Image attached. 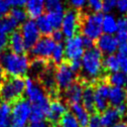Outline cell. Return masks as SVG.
I'll return each mask as SVG.
<instances>
[{"instance_id": "d590c367", "label": "cell", "mask_w": 127, "mask_h": 127, "mask_svg": "<svg viewBox=\"0 0 127 127\" xmlns=\"http://www.w3.org/2000/svg\"><path fill=\"white\" fill-rule=\"evenodd\" d=\"M103 0H86V6L92 13H99L102 10Z\"/></svg>"}, {"instance_id": "f1b7e54d", "label": "cell", "mask_w": 127, "mask_h": 127, "mask_svg": "<svg viewBox=\"0 0 127 127\" xmlns=\"http://www.w3.org/2000/svg\"><path fill=\"white\" fill-rule=\"evenodd\" d=\"M36 24L38 26V29L40 31L41 34H43L44 36H49L51 34H53L54 29L52 28L48 18L46 15H42L39 18L36 19Z\"/></svg>"}, {"instance_id": "5b68a950", "label": "cell", "mask_w": 127, "mask_h": 127, "mask_svg": "<svg viewBox=\"0 0 127 127\" xmlns=\"http://www.w3.org/2000/svg\"><path fill=\"white\" fill-rule=\"evenodd\" d=\"M102 18L103 15L100 13H89L81 18L79 29L82 33V37H85L92 41L97 40L103 34Z\"/></svg>"}, {"instance_id": "e575fe53", "label": "cell", "mask_w": 127, "mask_h": 127, "mask_svg": "<svg viewBox=\"0 0 127 127\" xmlns=\"http://www.w3.org/2000/svg\"><path fill=\"white\" fill-rule=\"evenodd\" d=\"M29 127H51V122L47 118H30Z\"/></svg>"}, {"instance_id": "3957f363", "label": "cell", "mask_w": 127, "mask_h": 127, "mask_svg": "<svg viewBox=\"0 0 127 127\" xmlns=\"http://www.w3.org/2000/svg\"><path fill=\"white\" fill-rule=\"evenodd\" d=\"M81 73L87 81L97 80L103 72V57L97 48L85 50L80 59Z\"/></svg>"}, {"instance_id": "c3c4849f", "label": "cell", "mask_w": 127, "mask_h": 127, "mask_svg": "<svg viewBox=\"0 0 127 127\" xmlns=\"http://www.w3.org/2000/svg\"><path fill=\"white\" fill-rule=\"evenodd\" d=\"M8 47V38L6 36L0 35V55L5 52Z\"/></svg>"}, {"instance_id": "52a82bcc", "label": "cell", "mask_w": 127, "mask_h": 127, "mask_svg": "<svg viewBox=\"0 0 127 127\" xmlns=\"http://www.w3.org/2000/svg\"><path fill=\"white\" fill-rule=\"evenodd\" d=\"M80 21L81 17L80 14L73 9H68L64 11L62 26H61V32L64 36V38L68 39L76 35L80 28Z\"/></svg>"}, {"instance_id": "74e56055", "label": "cell", "mask_w": 127, "mask_h": 127, "mask_svg": "<svg viewBox=\"0 0 127 127\" xmlns=\"http://www.w3.org/2000/svg\"><path fill=\"white\" fill-rule=\"evenodd\" d=\"M86 127H102L100 115H98V114H92V115H90Z\"/></svg>"}, {"instance_id": "9c48e42d", "label": "cell", "mask_w": 127, "mask_h": 127, "mask_svg": "<svg viewBox=\"0 0 127 127\" xmlns=\"http://www.w3.org/2000/svg\"><path fill=\"white\" fill-rule=\"evenodd\" d=\"M57 43L50 36H44L38 40V42L30 49L31 56L34 59L46 61L51 58V55L56 47Z\"/></svg>"}, {"instance_id": "7402d4cb", "label": "cell", "mask_w": 127, "mask_h": 127, "mask_svg": "<svg viewBox=\"0 0 127 127\" xmlns=\"http://www.w3.org/2000/svg\"><path fill=\"white\" fill-rule=\"evenodd\" d=\"M117 18L113 14H105L102 18V33L114 36L117 33Z\"/></svg>"}, {"instance_id": "e0dca14e", "label": "cell", "mask_w": 127, "mask_h": 127, "mask_svg": "<svg viewBox=\"0 0 127 127\" xmlns=\"http://www.w3.org/2000/svg\"><path fill=\"white\" fill-rule=\"evenodd\" d=\"M127 101V90L121 87L110 86L109 95H108V103L111 104L114 108L125 104Z\"/></svg>"}, {"instance_id": "1f68e13d", "label": "cell", "mask_w": 127, "mask_h": 127, "mask_svg": "<svg viewBox=\"0 0 127 127\" xmlns=\"http://www.w3.org/2000/svg\"><path fill=\"white\" fill-rule=\"evenodd\" d=\"M65 58L64 56V45L61 43V44H57L52 55H51V60L54 64H61L64 61V59Z\"/></svg>"}, {"instance_id": "db71d44e", "label": "cell", "mask_w": 127, "mask_h": 127, "mask_svg": "<svg viewBox=\"0 0 127 127\" xmlns=\"http://www.w3.org/2000/svg\"><path fill=\"white\" fill-rule=\"evenodd\" d=\"M124 122H125V123L127 124V113H126V114L124 115Z\"/></svg>"}, {"instance_id": "f35d334b", "label": "cell", "mask_w": 127, "mask_h": 127, "mask_svg": "<svg viewBox=\"0 0 127 127\" xmlns=\"http://www.w3.org/2000/svg\"><path fill=\"white\" fill-rule=\"evenodd\" d=\"M73 10H81L86 6V0H66Z\"/></svg>"}, {"instance_id": "d6a6232c", "label": "cell", "mask_w": 127, "mask_h": 127, "mask_svg": "<svg viewBox=\"0 0 127 127\" xmlns=\"http://www.w3.org/2000/svg\"><path fill=\"white\" fill-rule=\"evenodd\" d=\"M60 127H80L79 123L71 112H66L59 121Z\"/></svg>"}, {"instance_id": "2e32d148", "label": "cell", "mask_w": 127, "mask_h": 127, "mask_svg": "<svg viewBox=\"0 0 127 127\" xmlns=\"http://www.w3.org/2000/svg\"><path fill=\"white\" fill-rule=\"evenodd\" d=\"M46 10V0H27L25 11L32 19H37L44 15Z\"/></svg>"}, {"instance_id": "ab89813d", "label": "cell", "mask_w": 127, "mask_h": 127, "mask_svg": "<svg viewBox=\"0 0 127 127\" xmlns=\"http://www.w3.org/2000/svg\"><path fill=\"white\" fill-rule=\"evenodd\" d=\"M115 39L118 42L119 46L127 44V31H117L115 34Z\"/></svg>"}, {"instance_id": "7c38bea8", "label": "cell", "mask_w": 127, "mask_h": 127, "mask_svg": "<svg viewBox=\"0 0 127 127\" xmlns=\"http://www.w3.org/2000/svg\"><path fill=\"white\" fill-rule=\"evenodd\" d=\"M94 88V110L103 112L108 108V95L110 85L106 81H99L96 83Z\"/></svg>"}, {"instance_id": "cb8c5ba5", "label": "cell", "mask_w": 127, "mask_h": 127, "mask_svg": "<svg viewBox=\"0 0 127 127\" xmlns=\"http://www.w3.org/2000/svg\"><path fill=\"white\" fill-rule=\"evenodd\" d=\"M107 82L111 86L121 87V88H124L127 90V74L121 70L110 73L108 75Z\"/></svg>"}, {"instance_id": "60d3db41", "label": "cell", "mask_w": 127, "mask_h": 127, "mask_svg": "<svg viewBox=\"0 0 127 127\" xmlns=\"http://www.w3.org/2000/svg\"><path fill=\"white\" fill-rule=\"evenodd\" d=\"M116 9L121 15H127V0H117Z\"/></svg>"}, {"instance_id": "7dc6e473", "label": "cell", "mask_w": 127, "mask_h": 127, "mask_svg": "<svg viewBox=\"0 0 127 127\" xmlns=\"http://www.w3.org/2000/svg\"><path fill=\"white\" fill-rule=\"evenodd\" d=\"M52 39L57 43V44H61L62 41L64 39V36L63 35V33L61 32V30H57L54 31L52 34Z\"/></svg>"}, {"instance_id": "7a4b0ae2", "label": "cell", "mask_w": 127, "mask_h": 127, "mask_svg": "<svg viewBox=\"0 0 127 127\" xmlns=\"http://www.w3.org/2000/svg\"><path fill=\"white\" fill-rule=\"evenodd\" d=\"M30 59L22 54H15L10 51L0 55V66L5 74L10 77H23L29 72Z\"/></svg>"}, {"instance_id": "4fadbf2b", "label": "cell", "mask_w": 127, "mask_h": 127, "mask_svg": "<svg viewBox=\"0 0 127 127\" xmlns=\"http://www.w3.org/2000/svg\"><path fill=\"white\" fill-rule=\"evenodd\" d=\"M96 45H97V50L103 55L109 56V55H114L118 48L119 44L115 39V36L113 35H106L102 34L97 40H96Z\"/></svg>"}, {"instance_id": "bcb514c9", "label": "cell", "mask_w": 127, "mask_h": 127, "mask_svg": "<svg viewBox=\"0 0 127 127\" xmlns=\"http://www.w3.org/2000/svg\"><path fill=\"white\" fill-rule=\"evenodd\" d=\"M118 31H127V17L122 16L117 19Z\"/></svg>"}, {"instance_id": "f6af8a7d", "label": "cell", "mask_w": 127, "mask_h": 127, "mask_svg": "<svg viewBox=\"0 0 127 127\" xmlns=\"http://www.w3.org/2000/svg\"><path fill=\"white\" fill-rule=\"evenodd\" d=\"M117 57H118V60H119L121 71H123L124 73L127 74V56H120V55H117Z\"/></svg>"}, {"instance_id": "11a10c76", "label": "cell", "mask_w": 127, "mask_h": 127, "mask_svg": "<svg viewBox=\"0 0 127 127\" xmlns=\"http://www.w3.org/2000/svg\"><path fill=\"white\" fill-rule=\"evenodd\" d=\"M116 1H117V0H116Z\"/></svg>"}, {"instance_id": "b9f144b4", "label": "cell", "mask_w": 127, "mask_h": 127, "mask_svg": "<svg viewBox=\"0 0 127 127\" xmlns=\"http://www.w3.org/2000/svg\"><path fill=\"white\" fill-rule=\"evenodd\" d=\"M10 11V6L7 0H0V18L7 16Z\"/></svg>"}, {"instance_id": "5bb4252c", "label": "cell", "mask_w": 127, "mask_h": 127, "mask_svg": "<svg viewBox=\"0 0 127 127\" xmlns=\"http://www.w3.org/2000/svg\"><path fill=\"white\" fill-rule=\"evenodd\" d=\"M67 112V105L61 99H54L50 102L47 118L51 123H57Z\"/></svg>"}, {"instance_id": "681fc988", "label": "cell", "mask_w": 127, "mask_h": 127, "mask_svg": "<svg viewBox=\"0 0 127 127\" xmlns=\"http://www.w3.org/2000/svg\"><path fill=\"white\" fill-rule=\"evenodd\" d=\"M82 40H83V45H84L85 50L90 49V48H93L94 41H92V40H90V39H87V38H85V37H82Z\"/></svg>"}, {"instance_id": "30bf717a", "label": "cell", "mask_w": 127, "mask_h": 127, "mask_svg": "<svg viewBox=\"0 0 127 127\" xmlns=\"http://www.w3.org/2000/svg\"><path fill=\"white\" fill-rule=\"evenodd\" d=\"M64 48V56L69 62L74 60H80L85 52L82 36L75 35L71 38L66 39Z\"/></svg>"}, {"instance_id": "f907efd6", "label": "cell", "mask_w": 127, "mask_h": 127, "mask_svg": "<svg viewBox=\"0 0 127 127\" xmlns=\"http://www.w3.org/2000/svg\"><path fill=\"white\" fill-rule=\"evenodd\" d=\"M116 109H117V111L119 112L120 115H125V114L127 113V103L122 104V105L116 107Z\"/></svg>"}, {"instance_id": "f5cc1de1", "label": "cell", "mask_w": 127, "mask_h": 127, "mask_svg": "<svg viewBox=\"0 0 127 127\" xmlns=\"http://www.w3.org/2000/svg\"><path fill=\"white\" fill-rule=\"evenodd\" d=\"M114 127H127V124L124 121H119Z\"/></svg>"}, {"instance_id": "4316f807", "label": "cell", "mask_w": 127, "mask_h": 127, "mask_svg": "<svg viewBox=\"0 0 127 127\" xmlns=\"http://www.w3.org/2000/svg\"><path fill=\"white\" fill-rule=\"evenodd\" d=\"M103 69L112 73L120 70V64L116 55H109L103 59Z\"/></svg>"}, {"instance_id": "ba28073f", "label": "cell", "mask_w": 127, "mask_h": 127, "mask_svg": "<svg viewBox=\"0 0 127 127\" xmlns=\"http://www.w3.org/2000/svg\"><path fill=\"white\" fill-rule=\"evenodd\" d=\"M75 79L76 73L70 69L68 64L62 63L55 70V81L57 89L59 90L64 91L75 82Z\"/></svg>"}, {"instance_id": "8d00e7d4", "label": "cell", "mask_w": 127, "mask_h": 127, "mask_svg": "<svg viewBox=\"0 0 127 127\" xmlns=\"http://www.w3.org/2000/svg\"><path fill=\"white\" fill-rule=\"evenodd\" d=\"M116 0H103L102 3V10L106 14H111V12L116 9Z\"/></svg>"}, {"instance_id": "ee69618b", "label": "cell", "mask_w": 127, "mask_h": 127, "mask_svg": "<svg viewBox=\"0 0 127 127\" xmlns=\"http://www.w3.org/2000/svg\"><path fill=\"white\" fill-rule=\"evenodd\" d=\"M8 4L12 8H23L25 7L27 0H7Z\"/></svg>"}, {"instance_id": "484cf974", "label": "cell", "mask_w": 127, "mask_h": 127, "mask_svg": "<svg viewBox=\"0 0 127 127\" xmlns=\"http://www.w3.org/2000/svg\"><path fill=\"white\" fill-rule=\"evenodd\" d=\"M11 109L10 103L1 102L0 103V127H9L11 120Z\"/></svg>"}, {"instance_id": "9a60e30c", "label": "cell", "mask_w": 127, "mask_h": 127, "mask_svg": "<svg viewBox=\"0 0 127 127\" xmlns=\"http://www.w3.org/2000/svg\"><path fill=\"white\" fill-rule=\"evenodd\" d=\"M39 78H40L39 80L40 83L42 84V86L46 89V91L49 94L57 93V86H56V81H55V70H53L51 66H48Z\"/></svg>"}, {"instance_id": "836d02e7", "label": "cell", "mask_w": 127, "mask_h": 127, "mask_svg": "<svg viewBox=\"0 0 127 127\" xmlns=\"http://www.w3.org/2000/svg\"><path fill=\"white\" fill-rule=\"evenodd\" d=\"M46 10L48 12H64V1L46 0Z\"/></svg>"}, {"instance_id": "d6986e66", "label": "cell", "mask_w": 127, "mask_h": 127, "mask_svg": "<svg viewBox=\"0 0 127 127\" xmlns=\"http://www.w3.org/2000/svg\"><path fill=\"white\" fill-rule=\"evenodd\" d=\"M83 85L79 82H74L71 86H69L67 89L64 90V98L65 100L70 103H80L81 102V97H82V92H83Z\"/></svg>"}, {"instance_id": "f546056e", "label": "cell", "mask_w": 127, "mask_h": 127, "mask_svg": "<svg viewBox=\"0 0 127 127\" xmlns=\"http://www.w3.org/2000/svg\"><path fill=\"white\" fill-rule=\"evenodd\" d=\"M9 17L17 25H22L28 20V15L24 8H12L9 11Z\"/></svg>"}, {"instance_id": "83f0119b", "label": "cell", "mask_w": 127, "mask_h": 127, "mask_svg": "<svg viewBox=\"0 0 127 127\" xmlns=\"http://www.w3.org/2000/svg\"><path fill=\"white\" fill-rule=\"evenodd\" d=\"M48 67L47 64L45 61L43 60H39V59H35L31 64H30V69L29 71L31 72L32 76L31 77H40L42 75V73L46 70V68Z\"/></svg>"}, {"instance_id": "816d5d0a", "label": "cell", "mask_w": 127, "mask_h": 127, "mask_svg": "<svg viewBox=\"0 0 127 127\" xmlns=\"http://www.w3.org/2000/svg\"><path fill=\"white\" fill-rule=\"evenodd\" d=\"M5 80V72L3 71L2 67L0 66V84Z\"/></svg>"}, {"instance_id": "8fae6325", "label": "cell", "mask_w": 127, "mask_h": 127, "mask_svg": "<svg viewBox=\"0 0 127 127\" xmlns=\"http://www.w3.org/2000/svg\"><path fill=\"white\" fill-rule=\"evenodd\" d=\"M24 39L27 50H30L40 39L41 33L38 29L36 21L33 19H28L25 23L21 25V29L19 31Z\"/></svg>"}, {"instance_id": "ffe728a7", "label": "cell", "mask_w": 127, "mask_h": 127, "mask_svg": "<svg viewBox=\"0 0 127 127\" xmlns=\"http://www.w3.org/2000/svg\"><path fill=\"white\" fill-rule=\"evenodd\" d=\"M120 118L121 115L114 107H108L100 115L102 127H114L120 121Z\"/></svg>"}, {"instance_id": "8992f818", "label": "cell", "mask_w": 127, "mask_h": 127, "mask_svg": "<svg viewBox=\"0 0 127 127\" xmlns=\"http://www.w3.org/2000/svg\"><path fill=\"white\" fill-rule=\"evenodd\" d=\"M32 114V105L27 99L15 101L11 109V127H26Z\"/></svg>"}, {"instance_id": "277c9868", "label": "cell", "mask_w": 127, "mask_h": 127, "mask_svg": "<svg viewBox=\"0 0 127 127\" xmlns=\"http://www.w3.org/2000/svg\"><path fill=\"white\" fill-rule=\"evenodd\" d=\"M25 93V79L23 77H9L0 84V98L7 103L21 99Z\"/></svg>"}, {"instance_id": "d4e9b609", "label": "cell", "mask_w": 127, "mask_h": 127, "mask_svg": "<svg viewBox=\"0 0 127 127\" xmlns=\"http://www.w3.org/2000/svg\"><path fill=\"white\" fill-rule=\"evenodd\" d=\"M17 27L18 25L9 16L0 18V35L7 37V35H11L15 32Z\"/></svg>"}, {"instance_id": "603a6c76", "label": "cell", "mask_w": 127, "mask_h": 127, "mask_svg": "<svg viewBox=\"0 0 127 127\" xmlns=\"http://www.w3.org/2000/svg\"><path fill=\"white\" fill-rule=\"evenodd\" d=\"M81 102L82 106L88 112L94 110V88L91 85H86L83 87Z\"/></svg>"}, {"instance_id": "4dcf8cb0", "label": "cell", "mask_w": 127, "mask_h": 127, "mask_svg": "<svg viewBox=\"0 0 127 127\" xmlns=\"http://www.w3.org/2000/svg\"><path fill=\"white\" fill-rule=\"evenodd\" d=\"M64 14V12H48L46 14V16H47L52 28L54 29V31L61 29Z\"/></svg>"}, {"instance_id": "7bdbcfd3", "label": "cell", "mask_w": 127, "mask_h": 127, "mask_svg": "<svg viewBox=\"0 0 127 127\" xmlns=\"http://www.w3.org/2000/svg\"><path fill=\"white\" fill-rule=\"evenodd\" d=\"M68 65H69L70 69L73 72H75V73H77V72H79L81 70V62H80V60L70 61L69 64H68Z\"/></svg>"}, {"instance_id": "44dd1931", "label": "cell", "mask_w": 127, "mask_h": 127, "mask_svg": "<svg viewBox=\"0 0 127 127\" xmlns=\"http://www.w3.org/2000/svg\"><path fill=\"white\" fill-rule=\"evenodd\" d=\"M70 112L75 117V119L79 123L80 127H86L87 126L90 115H89V112L82 106L81 103L70 104Z\"/></svg>"}, {"instance_id": "ac0fdd59", "label": "cell", "mask_w": 127, "mask_h": 127, "mask_svg": "<svg viewBox=\"0 0 127 127\" xmlns=\"http://www.w3.org/2000/svg\"><path fill=\"white\" fill-rule=\"evenodd\" d=\"M8 47L10 49V52L15 53V54H24L25 51L27 50L24 39L19 31L13 32L10 37L8 38Z\"/></svg>"}, {"instance_id": "6da1fadb", "label": "cell", "mask_w": 127, "mask_h": 127, "mask_svg": "<svg viewBox=\"0 0 127 127\" xmlns=\"http://www.w3.org/2000/svg\"><path fill=\"white\" fill-rule=\"evenodd\" d=\"M25 95L32 105L31 118H46L51 101L38 79L31 76L25 79Z\"/></svg>"}]
</instances>
